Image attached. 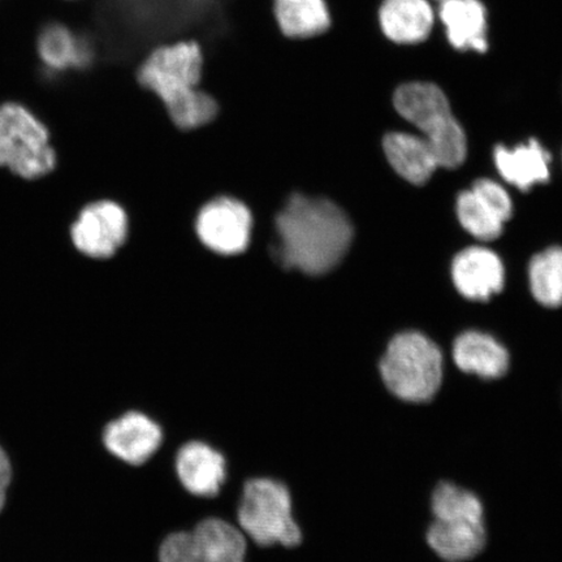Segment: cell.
Instances as JSON below:
<instances>
[{
	"mask_svg": "<svg viewBox=\"0 0 562 562\" xmlns=\"http://www.w3.org/2000/svg\"><path fill=\"white\" fill-rule=\"evenodd\" d=\"M206 66L205 42L181 35L146 48L136 67V81L158 98L178 128L192 131L220 114V103L201 88Z\"/></svg>",
	"mask_w": 562,
	"mask_h": 562,
	"instance_id": "obj_1",
	"label": "cell"
},
{
	"mask_svg": "<svg viewBox=\"0 0 562 562\" xmlns=\"http://www.w3.org/2000/svg\"><path fill=\"white\" fill-rule=\"evenodd\" d=\"M277 256L285 269L318 277L335 269L353 240L349 217L334 202L294 194L277 216Z\"/></svg>",
	"mask_w": 562,
	"mask_h": 562,
	"instance_id": "obj_2",
	"label": "cell"
},
{
	"mask_svg": "<svg viewBox=\"0 0 562 562\" xmlns=\"http://www.w3.org/2000/svg\"><path fill=\"white\" fill-rule=\"evenodd\" d=\"M431 522L426 542L445 562H469L487 544L486 512L473 490L440 481L430 497Z\"/></svg>",
	"mask_w": 562,
	"mask_h": 562,
	"instance_id": "obj_3",
	"label": "cell"
},
{
	"mask_svg": "<svg viewBox=\"0 0 562 562\" xmlns=\"http://www.w3.org/2000/svg\"><path fill=\"white\" fill-rule=\"evenodd\" d=\"M447 356L432 337L417 331L393 335L378 362L379 376L390 395L405 404H427L438 395Z\"/></svg>",
	"mask_w": 562,
	"mask_h": 562,
	"instance_id": "obj_4",
	"label": "cell"
},
{
	"mask_svg": "<svg viewBox=\"0 0 562 562\" xmlns=\"http://www.w3.org/2000/svg\"><path fill=\"white\" fill-rule=\"evenodd\" d=\"M236 525L258 547L293 548L302 542L292 492L277 477L252 476L244 482Z\"/></svg>",
	"mask_w": 562,
	"mask_h": 562,
	"instance_id": "obj_5",
	"label": "cell"
},
{
	"mask_svg": "<svg viewBox=\"0 0 562 562\" xmlns=\"http://www.w3.org/2000/svg\"><path fill=\"white\" fill-rule=\"evenodd\" d=\"M395 108L407 122L424 133L437 156L439 166L457 168L467 158V136L456 121L451 105L434 83L412 82L400 87Z\"/></svg>",
	"mask_w": 562,
	"mask_h": 562,
	"instance_id": "obj_6",
	"label": "cell"
},
{
	"mask_svg": "<svg viewBox=\"0 0 562 562\" xmlns=\"http://www.w3.org/2000/svg\"><path fill=\"white\" fill-rule=\"evenodd\" d=\"M58 156L47 125L20 102L0 103V168L25 180L50 175Z\"/></svg>",
	"mask_w": 562,
	"mask_h": 562,
	"instance_id": "obj_7",
	"label": "cell"
},
{
	"mask_svg": "<svg viewBox=\"0 0 562 562\" xmlns=\"http://www.w3.org/2000/svg\"><path fill=\"white\" fill-rule=\"evenodd\" d=\"M249 539L235 522L206 517L191 529L168 533L159 562H246Z\"/></svg>",
	"mask_w": 562,
	"mask_h": 562,
	"instance_id": "obj_8",
	"label": "cell"
},
{
	"mask_svg": "<svg viewBox=\"0 0 562 562\" xmlns=\"http://www.w3.org/2000/svg\"><path fill=\"white\" fill-rule=\"evenodd\" d=\"M101 439L112 457L136 468L145 465L159 451L165 430L149 414L131 409L110 419L102 428Z\"/></svg>",
	"mask_w": 562,
	"mask_h": 562,
	"instance_id": "obj_9",
	"label": "cell"
},
{
	"mask_svg": "<svg viewBox=\"0 0 562 562\" xmlns=\"http://www.w3.org/2000/svg\"><path fill=\"white\" fill-rule=\"evenodd\" d=\"M128 236V216L117 203L98 201L83 207L70 227V240L81 255L94 259L115 256Z\"/></svg>",
	"mask_w": 562,
	"mask_h": 562,
	"instance_id": "obj_10",
	"label": "cell"
},
{
	"mask_svg": "<svg viewBox=\"0 0 562 562\" xmlns=\"http://www.w3.org/2000/svg\"><path fill=\"white\" fill-rule=\"evenodd\" d=\"M252 217L243 202L222 196L207 203L196 216L195 231L210 250L222 256H236L248 248Z\"/></svg>",
	"mask_w": 562,
	"mask_h": 562,
	"instance_id": "obj_11",
	"label": "cell"
},
{
	"mask_svg": "<svg viewBox=\"0 0 562 562\" xmlns=\"http://www.w3.org/2000/svg\"><path fill=\"white\" fill-rule=\"evenodd\" d=\"M38 60L48 75L82 72L94 66L98 47L89 34L60 21L46 24L35 42Z\"/></svg>",
	"mask_w": 562,
	"mask_h": 562,
	"instance_id": "obj_12",
	"label": "cell"
},
{
	"mask_svg": "<svg viewBox=\"0 0 562 562\" xmlns=\"http://www.w3.org/2000/svg\"><path fill=\"white\" fill-rule=\"evenodd\" d=\"M447 358L461 374L482 382L501 381L508 375L512 364L509 348L481 329H467L454 336Z\"/></svg>",
	"mask_w": 562,
	"mask_h": 562,
	"instance_id": "obj_13",
	"label": "cell"
},
{
	"mask_svg": "<svg viewBox=\"0 0 562 562\" xmlns=\"http://www.w3.org/2000/svg\"><path fill=\"white\" fill-rule=\"evenodd\" d=\"M175 473L189 495L214 498L227 482L228 462L226 456L210 442L188 440L176 451Z\"/></svg>",
	"mask_w": 562,
	"mask_h": 562,
	"instance_id": "obj_14",
	"label": "cell"
},
{
	"mask_svg": "<svg viewBox=\"0 0 562 562\" xmlns=\"http://www.w3.org/2000/svg\"><path fill=\"white\" fill-rule=\"evenodd\" d=\"M512 200L495 181L477 180L470 191L457 200V215L469 234L480 240H495L502 235L504 223L512 216Z\"/></svg>",
	"mask_w": 562,
	"mask_h": 562,
	"instance_id": "obj_15",
	"label": "cell"
},
{
	"mask_svg": "<svg viewBox=\"0 0 562 562\" xmlns=\"http://www.w3.org/2000/svg\"><path fill=\"white\" fill-rule=\"evenodd\" d=\"M270 13L280 37L290 42L319 40L333 27L327 0H270Z\"/></svg>",
	"mask_w": 562,
	"mask_h": 562,
	"instance_id": "obj_16",
	"label": "cell"
},
{
	"mask_svg": "<svg viewBox=\"0 0 562 562\" xmlns=\"http://www.w3.org/2000/svg\"><path fill=\"white\" fill-rule=\"evenodd\" d=\"M453 283L469 300L487 301L504 286V266L494 251L469 248L454 258Z\"/></svg>",
	"mask_w": 562,
	"mask_h": 562,
	"instance_id": "obj_17",
	"label": "cell"
},
{
	"mask_svg": "<svg viewBox=\"0 0 562 562\" xmlns=\"http://www.w3.org/2000/svg\"><path fill=\"white\" fill-rule=\"evenodd\" d=\"M440 19L449 42L459 50L486 52V10L480 0H442Z\"/></svg>",
	"mask_w": 562,
	"mask_h": 562,
	"instance_id": "obj_18",
	"label": "cell"
},
{
	"mask_svg": "<svg viewBox=\"0 0 562 562\" xmlns=\"http://www.w3.org/2000/svg\"><path fill=\"white\" fill-rule=\"evenodd\" d=\"M495 164L498 172L509 184L527 191L536 184L550 179V153L537 139H530L526 145L515 149L497 146L495 149Z\"/></svg>",
	"mask_w": 562,
	"mask_h": 562,
	"instance_id": "obj_19",
	"label": "cell"
},
{
	"mask_svg": "<svg viewBox=\"0 0 562 562\" xmlns=\"http://www.w3.org/2000/svg\"><path fill=\"white\" fill-rule=\"evenodd\" d=\"M383 146L393 170L414 186L425 184L440 167L437 156L424 137L390 133L385 136Z\"/></svg>",
	"mask_w": 562,
	"mask_h": 562,
	"instance_id": "obj_20",
	"label": "cell"
},
{
	"mask_svg": "<svg viewBox=\"0 0 562 562\" xmlns=\"http://www.w3.org/2000/svg\"><path fill=\"white\" fill-rule=\"evenodd\" d=\"M379 19L386 37L397 44H418L427 38L434 24L426 0H385Z\"/></svg>",
	"mask_w": 562,
	"mask_h": 562,
	"instance_id": "obj_21",
	"label": "cell"
},
{
	"mask_svg": "<svg viewBox=\"0 0 562 562\" xmlns=\"http://www.w3.org/2000/svg\"><path fill=\"white\" fill-rule=\"evenodd\" d=\"M530 285L540 305L562 306V248H551L532 258Z\"/></svg>",
	"mask_w": 562,
	"mask_h": 562,
	"instance_id": "obj_22",
	"label": "cell"
},
{
	"mask_svg": "<svg viewBox=\"0 0 562 562\" xmlns=\"http://www.w3.org/2000/svg\"><path fill=\"white\" fill-rule=\"evenodd\" d=\"M12 480V467L9 454L0 447V512L3 510L7 501V490Z\"/></svg>",
	"mask_w": 562,
	"mask_h": 562,
	"instance_id": "obj_23",
	"label": "cell"
},
{
	"mask_svg": "<svg viewBox=\"0 0 562 562\" xmlns=\"http://www.w3.org/2000/svg\"><path fill=\"white\" fill-rule=\"evenodd\" d=\"M69 2H77V0H69Z\"/></svg>",
	"mask_w": 562,
	"mask_h": 562,
	"instance_id": "obj_24",
	"label": "cell"
}]
</instances>
